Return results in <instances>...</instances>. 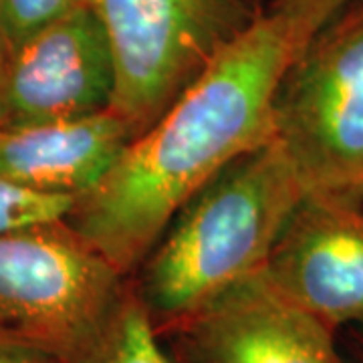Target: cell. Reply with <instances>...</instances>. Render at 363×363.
Masks as SVG:
<instances>
[{
  "instance_id": "obj_3",
  "label": "cell",
  "mask_w": 363,
  "mask_h": 363,
  "mask_svg": "<svg viewBox=\"0 0 363 363\" xmlns=\"http://www.w3.org/2000/svg\"><path fill=\"white\" fill-rule=\"evenodd\" d=\"M272 140L305 196L363 202V0H350L289 63Z\"/></svg>"
},
{
  "instance_id": "obj_11",
  "label": "cell",
  "mask_w": 363,
  "mask_h": 363,
  "mask_svg": "<svg viewBox=\"0 0 363 363\" xmlns=\"http://www.w3.org/2000/svg\"><path fill=\"white\" fill-rule=\"evenodd\" d=\"M77 198L45 194L21 186L0 174V236L65 222Z\"/></svg>"
},
{
  "instance_id": "obj_15",
  "label": "cell",
  "mask_w": 363,
  "mask_h": 363,
  "mask_svg": "<svg viewBox=\"0 0 363 363\" xmlns=\"http://www.w3.org/2000/svg\"><path fill=\"white\" fill-rule=\"evenodd\" d=\"M339 350L345 363H363V327L337 333Z\"/></svg>"
},
{
  "instance_id": "obj_4",
  "label": "cell",
  "mask_w": 363,
  "mask_h": 363,
  "mask_svg": "<svg viewBox=\"0 0 363 363\" xmlns=\"http://www.w3.org/2000/svg\"><path fill=\"white\" fill-rule=\"evenodd\" d=\"M130 279L67 222L0 236V339L75 363Z\"/></svg>"
},
{
  "instance_id": "obj_6",
  "label": "cell",
  "mask_w": 363,
  "mask_h": 363,
  "mask_svg": "<svg viewBox=\"0 0 363 363\" xmlns=\"http://www.w3.org/2000/svg\"><path fill=\"white\" fill-rule=\"evenodd\" d=\"M116 67L95 11L85 6L9 49L0 61V131L73 121L109 109Z\"/></svg>"
},
{
  "instance_id": "obj_1",
  "label": "cell",
  "mask_w": 363,
  "mask_h": 363,
  "mask_svg": "<svg viewBox=\"0 0 363 363\" xmlns=\"http://www.w3.org/2000/svg\"><path fill=\"white\" fill-rule=\"evenodd\" d=\"M301 47L274 9L248 23L79 196L67 226L130 279L202 186L272 140L274 93Z\"/></svg>"
},
{
  "instance_id": "obj_14",
  "label": "cell",
  "mask_w": 363,
  "mask_h": 363,
  "mask_svg": "<svg viewBox=\"0 0 363 363\" xmlns=\"http://www.w3.org/2000/svg\"><path fill=\"white\" fill-rule=\"evenodd\" d=\"M0 363H61L45 351L0 339Z\"/></svg>"
},
{
  "instance_id": "obj_7",
  "label": "cell",
  "mask_w": 363,
  "mask_h": 363,
  "mask_svg": "<svg viewBox=\"0 0 363 363\" xmlns=\"http://www.w3.org/2000/svg\"><path fill=\"white\" fill-rule=\"evenodd\" d=\"M260 277L333 333L363 327V202L305 196Z\"/></svg>"
},
{
  "instance_id": "obj_2",
  "label": "cell",
  "mask_w": 363,
  "mask_h": 363,
  "mask_svg": "<svg viewBox=\"0 0 363 363\" xmlns=\"http://www.w3.org/2000/svg\"><path fill=\"white\" fill-rule=\"evenodd\" d=\"M303 198L274 140L202 186L130 277L162 337L260 274Z\"/></svg>"
},
{
  "instance_id": "obj_10",
  "label": "cell",
  "mask_w": 363,
  "mask_h": 363,
  "mask_svg": "<svg viewBox=\"0 0 363 363\" xmlns=\"http://www.w3.org/2000/svg\"><path fill=\"white\" fill-rule=\"evenodd\" d=\"M75 363H178L130 285Z\"/></svg>"
},
{
  "instance_id": "obj_8",
  "label": "cell",
  "mask_w": 363,
  "mask_h": 363,
  "mask_svg": "<svg viewBox=\"0 0 363 363\" xmlns=\"http://www.w3.org/2000/svg\"><path fill=\"white\" fill-rule=\"evenodd\" d=\"M178 363H345L337 333L257 274L164 335Z\"/></svg>"
},
{
  "instance_id": "obj_9",
  "label": "cell",
  "mask_w": 363,
  "mask_h": 363,
  "mask_svg": "<svg viewBox=\"0 0 363 363\" xmlns=\"http://www.w3.org/2000/svg\"><path fill=\"white\" fill-rule=\"evenodd\" d=\"M131 142L109 107L63 123L0 131V174L45 194L79 198L111 169Z\"/></svg>"
},
{
  "instance_id": "obj_5",
  "label": "cell",
  "mask_w": 363,
  "mask_h": 363,
  "mask_svg": "<svg viewBox=\"0 0 363 363\" xmlns=\"http://www.w3.org/2000/svg\"><path fill=\"white\" fill-rule=\"evenodd\" d=\"M116 67L111 109L147 130L242 28L226 0H91Z\"/></svg>"
},
{
  "instance_id": "obj_16",
  "label": "cell",
  "mask_w": 363,
  "mask_h": 363,
  "mask_svg": "<svg viewBox=\"0 0 363 363\" xmlns=\"http://www.w3.org/2000/svg\"><path fill=\"white\" fill-rule=\"evenodd\" d=\"M6 55V43H4V37H2V30H0V61L4 59Z\"/></svg>"
},
{
  "instance_id": "obj_13",
  "label": "cell",
  "mask_w": 363,
  "mask_h": 363,
  "mask_svg": "<svg viewBox=\"0 0 363 363\" xmlns=\"http://www.w3.org/2000/svg\"><path fill=\"white\" fill-rule=\"evenodd\" d=\"M347 2L350 0H279L274 11L293 25L298 39L305 45V40Z\"/></svg>"
},
{
  "instance_id": "obj_12",
  "label": "cell",
  "mask_w": 363,
  "mask_h": 363,
  "mask_svg": "<svg viewBox=\"0 0 363 363\" xmlns=\"http://www.w3.org/2000/svg\"><path fill=\"white\" fill-rule=\"evenodd\" d=\"M85 6H91V0H0V30L6 51Z\"/></svg>"
}]
</instances>
